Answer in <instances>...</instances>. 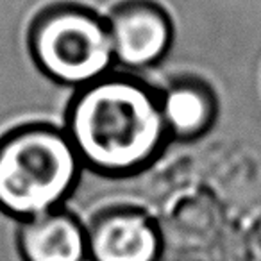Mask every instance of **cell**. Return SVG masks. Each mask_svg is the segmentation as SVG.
I'll return each instance as SVG.
<instances>
[{
    "instance_id": "1",
    "label": "cell",
    "mask_w": 261,
    "mask_h": 261,
    "mask_svg": "<svg viewBox=\"0 0 261 261\" xmlns=\"http://www.w3.org/2000/svg\"><path fill=\"white\" fill-rule=\"evenodd\" d=\"M65 133L84 167L113 177L149 167L170 138L160 95L135 77L115 73L77 91Z\"/></svg>"
},
{
    "instance_id": "2",
    "label": "cell",
    "mask_w": 261,
    "mask_h": 261,
    "mask_svg": "<svg viewBox=\"0 0 261 261\" xmlns=\"http://www.w3.org/2000/svg\"><path fill=\"white\" fill-rule=\"evenodd\" d=\"M83 167L65 130L43 123L11 130L0 138V210L22 220L59 210Z\"/></svg>"
},
{
    "instance_id": "3",
    "label": "cell",
    "mask_w": 261,
    "mask_h": 261,
    "mask_svg": "<svg viewBox=\"0 0 261 261\" xmlns=\"http://www.w3.org/2000/svg\"><path fill=\"white\" fill-rule=\"evenodd\" d=\"M29 48L48 79L77 90L108 77L115 65L108 22L73 4L41 11L31 25Z\"/></svg>"
},
{
    "instance_id": "4",
    "label": "cell",
    "mask_w": 261,
    "mask_h": 261,
    "mask_svg": "<svg viewBox=\"0 0 261 261\" xmlns=\"http://www.w3.org/2000/svg\"><path fill=\"white\" fill-rule=\"evenodd\" d=\"M115 65L143 70L158 65L174 41L168 13L152 0H127L106 18Z\"/></svg>"
},
{
    "instance_id": "5",
    "label": "cell",
    "mask_w": 261,
    "mask_h": 261,
    "mask_svg": "<svg viewBox=\"0 0 261 261\" xmlns=\"http://www.w3.org/2000/svg\"><path fill=\"white\" fill-rule=\"evenodd\" d=\"M86 231L88 256L93 261H156L160 254V232L140 211L106 213Z\"/></svg>"
},
{
    "instance_id": "6",
    "label": "cell",
    "mask_w": 261,
    "mask_h": 261,
    "mask_svg": "<svg viewBox=\"0 0 261 261\" xmlns=\"http://www.w3.org/2000/svg\"><path fill=\"white\" fill-rule=\"evenodd\" d=\"M23 261H84L88 231L66 211L56 210L23 220L18 231Z\"/></svg>"
},
{
    "instance_id": "7",
    "label": "cell",
    "mask_w": 261,
    "mask_h": 261,
    "mask_svg": "<svg viewBox=\"0 0 261 261\" xmlns=\"http://www.w3.org/2000/svg\"><path fill=\"white\" fill-rule=\"evenodd\" d=\"M168 136L195 140L206 135L217 118V100L206 84L193 79L177 81L160 95Z\"/></svg>"
}]
</instances>
